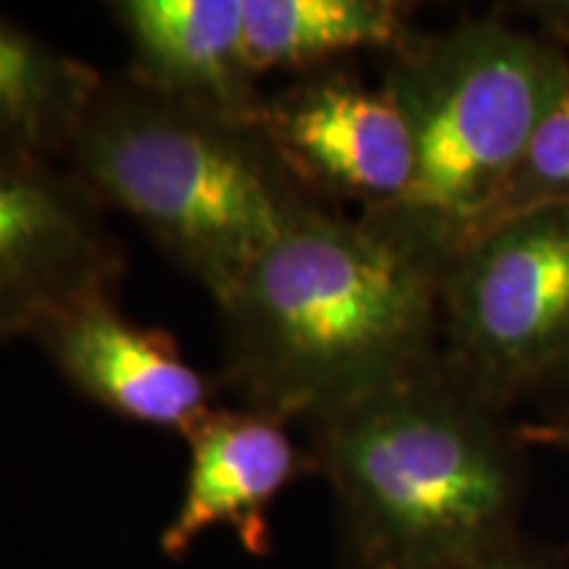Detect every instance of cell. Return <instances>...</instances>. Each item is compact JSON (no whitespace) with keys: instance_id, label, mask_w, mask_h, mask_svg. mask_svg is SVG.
<instances>
[{"instance_id":"cell-1","label":"cell","mask_w":569,"mask_h":569,"mask_svg":"<svg viewBox=\"0 0 569 569\" xmlns=\"http://www.w3.org/2000/svg\"><path fill=\"white\" fill-rule=\"evenodd\" d=\"M222 309L224 386L290 422L440 359V264L380 219L315 203Z\"/></svg>"},{"instance_id":"cell-2","label":"cell","mask_w":569,"mask_h":569,"mask_svg":"<svg viewBox=\"0 0 569 569\" xmlns=\"http://www.w3.org/2000/svg\"><path fill=\"white\" fill-rule=\"evenodd\" d=\"M353 569H467L517 543V427L432 367L306 422Z\"/></svg>"},{"instance_id":"cell-3","label":"cell","mask_w":569,"mask_h":569,"mask_svg":"<svg viewBox=\"0 0 569 569\" xmlns=\"http://www.w3.org/2000/svg\"><path fill=\"white\" fill-rule=\"evenodd\" d=\"M67 159L98 201L132 217L217 306L319 203L253 119L163 96L132 77L103 84Z\"/></svg>"},{"instance_id":"cell-4","label":"cell","mask_w":569,"mask_h":569,"mask_svg":"<svg viewBox=\"0 0 569 569\" xmlns=\"http://www.w3.org/2000/svg\"><path fill=\"white\" fill-rule=\"evenodd\" d=\"M382 88L407 117L417 169L396 209L367 217L443 269L567 92L569 53L551 34L472 19L430 38L411 34L390 53Z\"/></svg>"},{"instance_id":"cell-5","label":"cell","mask_w":569,"mask_h":569,"mask_svg":"<svg viewBox=\"0 0 569 569\" xmlns=\"http://www.w3.org/2000/svg\"><path fill=\"white\" fill-rule=\"evenodd\" d=\"M440 365L501 411L569 386V206L488 227L448 256Z\"/></svg>"},{"instance_id":"cell-6","label":"cell","mask_w":569,"mask_h":569,"mask_svg":"<svg viewBox=\"0 0 569 569\" xmlns=\"http://www.w3.org/2000/svg\"><path fill=\"white\" fill-rule=\"evenodd\" d=\"M122 272V248L80 177L0 151V340L32 338L77 298L117 290Z\"/></svg>"},{"instance_id":"cell-7","label":"cell","mask_w":569,"mask_h":569,"mask_svg":"<svg viewBox=\"0 0 569 569\" xmlns=\"http://www.w3.org/2000/svg\"><path fill=\"white\" fill-rule=\"evenodd\" d=\"M277 159L315 201H353L361 213L396 209L415 182L411 130L386 88L317 69L253 117Z\"/></svg>"},{"instance_id":"cell-8","label":"cell","mask_w":569,"mask_h":569,"mask_svg":"<svg viewBox=\"0 0 569 569\" xmlns=\"http://www.w3.org/2000/svg\"><path fill=\"white\" fill-rule=\"evenodd\" d=\"M32 340L71 388L138 425L184 436L213 407L217 386L184 359L167 330L132 322L117 306V290L63 306Z\"/></svg>"},{"instance_id":"cell-9","label":"cell","mask_w":569,"mask_h":569,"mask_svg":"<svg viewBox=\"0 0 569 569\" xmlns=\"http://www.w3.org/2000/svg\"><path fill=\"white\" fill-rule=\"evenodd\" d=\"M190 469L180 509L161 532V553L188 557L213 528H230L251 557L272 553L269 507L306 472H317L288 422L259 409L211 407L184 430Z\"/></svg>"},{"instance_id":"cell-10","label":"cell","mask_w":569,"mask_h":569,"mask_svg":"<svg viewBox=\"0 0 569 569\" xmlns=\"http://www.w3.org/2000/svg\"><path fill=\"white\" fill-rule=\"evenodd\" d=\"M111 11L130 40L132 80L234 119L261 109L243 56L246 0H119Z\"/></svg>"},{"instance_id":"cell-11","label":"cell","mask_w":569,"mask_h":569,"mask_svg":"<svg viewBox=\"0 0 569 569\" xmlns=\"http://www.w3.org/2000/svg\"><path fill=\"white\" fill-rule=\"evenodd\" d=\"M106 80L0 13V151L67 156Z\"/></svg>"},{"instance_id":"cell-12","label":"cell","mask_w":569,"mask_h":569,"mask_svg":"<svg viewBox=\"0 0 569 569\" xmlns=\"http://www.w3.org/2000/svg\"><path fill=\"white\" fill-rule=\"evenodd\" d=\"M393 0H246L243 56L253 77L325 69L361 48L398 51L411 34Z\"/></svg>"},{"instance_id":"cell-13","label":"cell","mask_w":569,"mask_h":569,"mask_svg":"<svg viewBox=\"0 0 569 569\" xmlns=\"http://www.w3.org/2000/svg\"><path fill=\"white\" fill-rule=\"evenodd\" d=\"M559 17L569 27V6L567 11H559ZM551 206H569V88L543 119V124L538 127V132L532 134L515 174L503 184V190L472 234L507 222V219L522 217V213L551 209Z\"/></svg>"},{"instance_id":"cell-14","label":"cell","mask_w":569,"mask_h":569,"mask_svg":"<svg viewBox=\"0 0 569 569\" xmlns=\"http://www.w3.org/2000/svg\"><path fill=\"white\" fill-rule=\"evenodd\" d=\"M517 436L525 443L536 446H551L569 451V425L567 422H532V425H519Z\"/></svg>"},{"instance_id":"cell-15","label":"cell","mask_w":569,"mask_h":569,"mask_svg":"<svg viewBox=\"0 0 569 569\" xmlns=\"http://www.w3.org/2000/svg\"><path fill=\"white\" fill-rule=\"evenodd\" d=\"M467 569H551V567L546 565L543 559L532 557V553H525V549H519L517 543H511L507 549L490 553V557Z\"/></svg>"}]
</instances>
